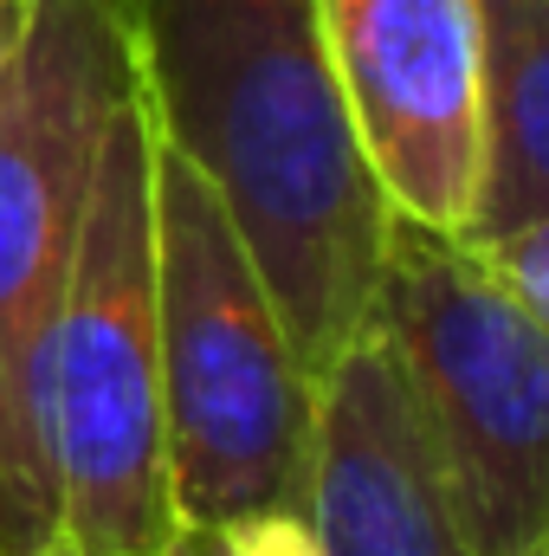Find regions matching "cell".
<instances>
[{
  "label": "cell",
  "instance_id": "6da1fadb",
  "mask_svg": "<svg viewBox=\"0 0 549 556\" xmlns=\"http://www.w3.org/2000/svg\"><path fill=\"white\" fill-rule=\"evenodd\" d=\"M130 33L155 130L220 194L317 382L375 317L395 227L317 0H130Z\"/></svg>",
  "mask_w": 549,
  "mask_h": 556
},
{
  "label": "cell",
  "instance_id": "7a4b0ae2",
  "mask_svg": "<svg viewBox=\"0 0 549 556\" xmlns=\"http://www.w3.org/2000/svg\"><path fill=\"white\" fill-rule=\"evenodd\" d=\"M142 59L130 0H33L0 78V556L59 538L46 440L52 330L117 104Z\"/></svg>",
  "mask_w": 549,
  "mask_h": 556
},
{
  "label": "cell",
  "instance_id": "3957f363",
  "mask_svg": "<svg viewBox=\"0 0 549 556\" xmlns=\"http://www.w3.org/2000/svg\"><path fill=\"white\" fill-rule=\"evenodd\" d=\"M46 440L59 538H72L78 556H175L181 511L168 485L155 337V111L142 78L98 149L52 330Z\"/></svg>",
  "mask_w": 549,
  "mask_h": 556
},
{
  "label": "cell",
  "instance_id": "277c9868",
  "mask_svg": "<svg viewBox=\"0 0 549 556\" xmlns=\"http://www.w3.org/2000/svg\"><path fill=\"white\" fill-rule=\"evenodd\" d=\"M155 337L181 531L304 511L317 382L220 194L155 130Z\"/></svg>",
  "mask_w": 549,
  "mask_h": 556
},
{
  "label": "cell",
  "instance_id": "5b68a950",
  "mask_svg": "<svg viewBox=\"0 0 549 556\" xmlns=\"http://www.w3.org/2000/svg\"><path fill=\"white\" fill-rule=\"evenodd\" d=\"M375 324L426 402L472 556L549 531V324L452 233L395 220Z\"/></svg>",
  "mask_w": 549,
  "mask_h": 556
},
{
  "label": "cell",
  "instance_id": "8992f818",
  "mask_svg": "<svg viewBox=\"0 0 549 556\" xmlns=\"http://www.w3.org/2000/svg\"><path fill=\"white\" fill-rule=\"evenodd\" d=\"M317 26L388 214L459 240L478 175L485 0H317Z\"/></svg>",
  "mask_w": 549,
  "mask_h": 556
},
{
  "label": "cell",
  "instance_id": "52a82bcc",
  "mask_svg": "<svg viewBox=\"0 0 549 556\" xmlns=\"http://www.w3.org/2000/svg\"><path fill=\"white\" fill-rule=\"evenodd\" d=\"M304 525L317 556H472L426 402L375 317L317 376Z\"/></svg>",
  "mask_w": 549,
  "mask_h": 556
},
{
  "label": "cell",
  "instance_id": "ba28073f",
  "mask_svg": "<svg viewBox=\"0 0 549 556\" xmlns=\"http://www.w3.org/2000/svg\"><path fill=\"white\" fill-rule=\"evenodd\" d=\"M549 214V0H485L478 175L459 247H498Z\"/></svg>",
  "mask_w": 549,
  "mask_h": 556
},
{
  "label": "cell",
  "instance_id": "9c48e42d",
  "mask_svg": "<svg viewBox=\"0 0 549 556\" xmlns=\"http://www.w3.org/2000/svg\"><path fill=\"white\" fill-rule=\"evenodd\" d=\"M175 556H317L304 511H240L214 525H188Z\"/></svg>",
  "mask_w": 549,
  "mask_h": 556
},
{
  "label": "cell",
  "instance_id": "30bf717a",
  "mask_svg": "<svg viewBox=\"0 0 549 556\" xmlns=\"http://www.w3.org/2000/svg\"><path fill=\"white\" fill-rule=\"evenodd\" d=\"M472 253H485V266L505 278L537 317L549 324V214L544 220H531V227H518L511 240H498V247H472Z\"/></svg>",
  "mask_w": 549,
  "mask_h": 556
},
{
  "label": "cell",
  "instance_id": "8fae6325",
  "mask_svg": "<svg viewBox=\"0 0 549 556\" xmlns=\"http://www.w3.org/2000/svg\"><path fill=\"white\" fill-rule=\"evenodd\" d=\"M26 7L33 0H0V78H7V65H13V52L26 39Z\"/></svg>",
  "mask_w": 549,
  "mask_h": 556
},
{
  "label": "cell",
  "instance_id": "7c38bea8",
  "mask_svg": "<svg viewBox=\"0 0 549 556\" xmlns=\"http://www.w3.org/2000/svg\"><path fill=\"white\" fill-rule=\"evenodd\" d=\"M26 556H78V544L72 538H52V544H39V551H26Z\"/></svg>",
  "mask_w": 549,
  "mask_h": 556
},
{
  "label": "cell",
  "instance_id": "4fadbf2b",
  "mask_svg": "<svg viewBox=\"0 0 549 556\" xmlns=\"http://www.w3.org/2000/svg\"><path fill=\"white\" fill-rule=\"evenodd\" d=\"M524 556H549V531H544V538H537V544H531Z\"/></svg>",
  "mask_w": 549,
  "mask_h": 556
}]
</instances>
